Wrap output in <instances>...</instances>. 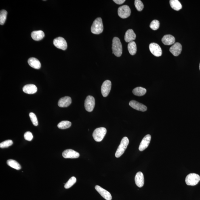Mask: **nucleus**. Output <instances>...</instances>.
<instances>
[{
	"instance_id": "1",
	"label": "nucleus",
	"mask_w": 200,
	"mask_h": 200,
	"mask_svg": "<svg viewBox=\"0 0 200 200\" xmlns=\"http://www.w3.org/2000/svg\"><path fill=\"white\" fill-rule=\"evenodd\" d=\"M112 50L113 53L117 57L121 56L122 53V47L120 39L118 37H114L112 41Z\"/></svg>"
},
{
	"instance_id": "2",
	"label": "nucleus",
	"mask_w": 200,
	"mask_h": 200,
	"mask_svg": "<svg viewBox=\"0 0 200 200\" xmlns=\"http://www.w3.org/2000/svg\"><path fill=\"white\" fill-rule=\"evenodd\" d=\"M103 30V24L101 18H97L93 22L91 26V32L93 34L98 35L102 33Z\"/></svg>"
},
{
	"instance_id": "3",
	"label": "nucleus",
	"mask_w": 200,
	"mask_h": 200,
	"mask_svg": "<svg viewBox=\"0 0 200 200\" xmlns=\"http://www.w3.org/2000/svg\"><path fill=\"white\" fill-rule=\"evenodd\" d=\"M129 144V140L127 137H124L122 139L121 144L118 148L115 153L116 158H118L121 157L124 153L126 149H127V146Z\"/></svg>"
},
{
	"instance_id": "4",
	"label": "nucleus",
	"mask_w": 200,
	"mask_h": 200,
	"mask_svg": "<svg viewBox=\"0 0 200 200\" xmlns=\"http://www.w3.org/2000/svg\"><path fill=\"white\" fill-rule=\"evenodd\" d=\"M106 132V129L104 127H101L97 128L95 129L93 132V138L97 142L102 141L105 136Z\"/></svg>"
},
{
	"instance_id": "5",
	"label": "nucleus",
	"mask_w": 200,
	"mask_h": 200,
	"mask_svg": "<svg viewBox=\"0 0 200 200\" xmlns=\"http://www.w3.org/2000/svg\"><path fill=\"white\" fill-rule=\"evenodd\" d=\"M200 180L199 175L196 173H190L186 176V183L188 185L195 186L198 183Z\"/></svg>"
},
{
	"instance_id": "6",
	"label": "nucleus",
	"mask_w": 200,
	"mask_h": 200,
	"mask_svg": "<svg viewBox=\"0 0 200 200\" xmlns=\"http://www.w3.org/2000/svg\"><path fill=\"white\" fill-rule=\"evenodd\" d=\"M131 10L128 6L125 5L120 7L118 9V14L120 18L125 19L130 16Z\"/></svg>"
},
{
	"instance_id": "7",
	"label": "nucleus",
	"mask_w": 200,
	"mask_h": 200,
	"mask_svg": "<svg viewBox=\"0 0 200 200\" xmlns=\"http://www.w3.org/2000/svg\"><path fill=\"white\" fill-rule=\"evenodd\" d=\"M53 43L57 48L63 50H65L67 48V43L66 40L62 37L56 38L53 40Z\"/></svg>"
},
{
	"instance_id": "8",
	"label": "nucleus",
	"mask_w": 200,
	"mask_h": 200,
	"mask_svg": "<svg viewBox=\"0 0 200 200\" xmlns=\"http://www.w3.org/2000/svg\"><path fill=\"white\" fill-rule=\"evenodd\" d=\"M95 106V100L94 97L92 96H87L85 101V109L88 112H92L94 109Z\"/></svg>"
},
{
	"instance_id": "9",
	"label": "nucleus",
	"mask_w": 200,
	"mask_h": 200,
	"mask_svg": "<svg viewBox=\"0 0 200 200\" xmlns=\"http://www.w3.org/2000/svg\"><path fill=\"white\" fill-rule=\"evenodd\" d=\"M149 48L150 52L154 56L157 57L161 56L162 55V50L161 47L155 43H152L149 46Z\"/></svg>"
},
{
	"instance_id": "10",
	"label": "nucleus",
	"mask_w": 200,
	"mask_h": 200,
	"mask_svg": "<svg viewBox=\"0 0 200 200\" xmlns=\"http://www.w3.org/2000/svg\"><path fill=\"white\" fill-rule=\"evenodd\" d=\"M111 82L109 80H106L104 82L101 89L103 96L106 97L108 96L111 90Z\"/></svg>"
},
{
	"instance_id": "11",
	"label": "nucleus",
	"mask_w": 200,
	"mask_h": 200,
	"mask_svg": "<svg viewBox=\"0 0 200 200\" xmlns=\"http://www.w3.org/2000/svg\"><path fill=\"white\" fill-rule=\"evenodd\" d=\"M62 156L64 158L75 159L78 158L80 154L77 152L72 149H66L63 152Z\"/></svg>"
},
{
	"instance_id": "12",
	"label": "nucleus",
	"mask_w": 200,
	"mask_h": 200,
	"mask_svg": "<svg viewBox=\"0 0 200 200\" xmlns=\"http://www.w3.org/2000/svg\"><path fill=\"white\" fill-rule=\"evenodd\" d=\"M129 105L134 109L139 111L144 112L147 110V108L145 105L134 100L131 101L129 103Z\"/></svg>"
},
{
	"instance_id": "13",
	"label": "nucleus",
	"mask_w": 200,
	"mask_h": 200,
	"mask_svg": "<svg viewBox=\"0 0 200 200\" xmlns=\"http://www.w3.org/2000/svg\"><path fill=\"white\" fill-rule=\"evenodd\" d=\"M95 189L100 194L102 197L106 200H111L112 197L109 192L98 185L95 186Z\"/></svg>"
},
{
	"instance_id": "14",
	"label": "nucleus",
	"mask_w": 200,
	"mask_h": 200,
	"mask_svg": "<svg viewBox=\"0 0 200 200\" xmlns=\"http://www.w3.org/2000/svg\"><path fill=\"white\" fill-rule=\"evenodd\" d=\"M151 136L150 135H147L143 139L139 146V149L140 151H143L148 147L151 140Z\"/></svg>"
},
{
	"instance_id": "15",
	"label": "nucleus",
	"mask_w": 200,
	"mask_h": 200,
	"mask_svg": "<svg viewBox=\"0 0 200 200\" xmlns=\"http://www.w3.org/2000/svg\"><path fill=\"white\" fill-rule=\"evenodd\" d=\"M182 50V45L178 42L175 43L169 49L170 52L175 56H179Z\"/></svg>"
},
{
	"instance_id": "16",
	"label": "nucleus",
	"mask_w": 200,
	"mask_h": 200,
	"mask_svg": "<svg viewBox=\"0 0 200 200\" xmlns=\"http://www.w3.org/2000/svg\"><path fill=\"white\" fill-rule=\"evenodd\" d=\"M72 103V99L69 96H65L59 100L58 105L61 108H66L69 106Z\"/></svg>"
},
{
	"instance_id": "17",
	"label": "nucleus",
	"mask_w": 200,
	"mask_h": 200,
	"mask_svg": "<svg viewBox=\"0 0 200 200\" xmlns=\"http://www.w3.org/2000/svg\"><path fill=\"white\" fill-rule=\"evenodd\" d=\"M135 182L136 185L139 188H141L144 184V178L142 172H139L137 173L135 176Z\"/></svg>"
},
{
	"instance_id": "18",
	"label": "nucleus",
	"mask_w": 200,
	"mask_h": 200,
	"mask_svg": "<svg viewBox=\"0 0 200 200\" xmlns=\"http://www.w3.org/2000/svg\"><path fill=\"white\" fill-rule=\"evenodd\" d=\"M37 87L33 84H28L24 87L23 91L28 94H33L37 92Z\"/></svg>"
},
{
	"instance_id": "19",
	"label": "nucleus",
	"mask_w": 200,
	"mask_h": 200,
	"mask_svg": "<svg viewBox=\"0 0 200 200\" xmlns=\"http://www.w3.org/2000/svg\"><path fill=\"white\" fill-rule=\"evenodd\" d=\"M136 35L132 29H130L126 32L125 40L127 42H130L136 39Z\"/></svg>"
},
{
	"instance_id": "20",
	"label": "nucleus",
	"mask_w": 200,
	"mask_h": 200,
	"mask_svg": "<svg viewBox=\"0 0 200 200\" xmlns=\"http://www.w3.org/2000/svg\"><path fill=\"white\" fill-rule=\"evenodd\" d=\"M162 41L164 44L166 45H171L174 44L175 42V38L170 35H165L163 37Z\"/></svg>"
},
{
	"instance_id": "21",
	"label": "nucleus",
	"mask_w": 200,
	"mask_h": 200,
	"mask_svg": "<svg viewBox=\"0 0 200 200\" xmlns=\"http://www.w3.org/2000/svg\"><path fill=\"white\" fill-rule=\"evenodd\" d=\"M32 38L36 41H39L43 39L45 33L42 30H37L32 32L31 34Z\"/></svg>"
},
{
	"instance_id": "22",
	"label": "nucleus",
	"mask_w": 200,
	"mask_h": 200,
	"mask_svg": "<svg viewBox=\"0 0 200 200\" xmlns=\"http://www.w3.org/2000/svg\"><path fill=\"white\" fill-rule=\"evenodd\" d=\"M28 63L29 65L35 69H39L41 68V64L37 59L31 58L29 59Z\"/></svg>"
},
{
	"instance_id": "23",
	"label": "nucleus",
	"mask_w": 200,
	"mask_h": 200,
	"mask_svg": "<svg viewBox=\"0 0 200 200\" xmlns=\"http://www.w3.org/2000/svg\"><path fill=\"white\" fill-rule=\"evenodd\" d=\"M133 94L136 96H141L145 95L146 93V90L144 87H138L135 88L132 91Z\"/></svg>"
},
{
	"instance_id": "24",
	"label": "nucleus",
	"mask_w": 200,
	"mask_h": 200,
	"mask_svg": "<svg viewBox=\"0 0 200 200\" xmlns=\"http://www.w3.org/2000/svg\"><path fill=\"white\" fill-rule=\"evenodd\" d=\"M170 4L172 8L174 10L179 11L182 8V5L178 0H171Z\"/></svg>"
},
{
	"instance_id": "25",
	"label": "nucleus",
	"mask_w": 200,
	"mask_h": 200,
	"mask_svg": "<svg viewBox=\"0 0 200 200\" xmlns=\"http://www.w3.org/2000/svg\"><path fill=\"white\" fill-rule=\"evenodd\" d=\"M127 48H128L129 53L131 55H134L136 54L137 51V47L136 43L134 41L128 43Z\"/></svg>"
},
{
	"instance_id": "26",
	"label": "nucleus",
	"mask_w": 200,
	"mask_h": 200,
	"mask_svg": "<svg viewBox=\"0 0 200 200\" xmlns=\"http://www.w3.org/2000/svg\"><path fill=\"white\" fill-rule=\"evenodd\" d=\"M7 164L9 167L12 168L16 169V170H20L21 169V167L18 162L13 159H9L7 161Z\"/></svg>"
},
{
	"instance_id": "27",
	"label": "nucleus",
	"mask_w": 200,
	"mask_h": 200,
	"mask_svg": "<svg viewBox=\"0 0 200 200\" xmlns=\"http://www.w3.org/2000/svg\"><path fill=\"white\" fill-rule=\"evenodd\" d=\"M71 124V122L70 121H62L58 124V127L59 129H64L69 128Z\"/></svg>"
},
{
	"instance_id": "28",
	"label": "nucleus",
	"mask_w": 200,
	"mask_h": 200,
	"mask_svg": "<svg viewBox=\"0 0 200 200\" xmlns=\"http://www.w3.org/2000/svg\"><path fill=\"white\" fill-rule=\"evenodd\" d=\"M7 12L5 10L1 11L0 12V24L3 25L6 20L7 15Z\"/></svg>"
},
{
	"instance_id": "29",
	"label": "nucleus",
	"mask_w": 200,
	"mask_h": 200,
	"mask_svg": "<svg viewBox=\"0 0 200 200\" xmlns=\"http://www.w3.org/2000/svg\"><path fill=\"white\" fill-rule=\"evenodd\" d=\"M77 182V179L75 177L73 176L71 177L66 184L64 185V188L68 189L71 188V187L74 185Z\"/></svg>"
},
{
	"instance_id": "30",
	"label": "nucleus",
	"mask_w": 200,
	"mask_h": 200,
	"mask_svg": "<svg viewBox=\"0 0 200 200\" xmlns=\"http://www.w3.org/2000/svg\"><path fill=\"white\" fill-rule=\"evenodd\" d=\"M160 26V22L158 20H154L150 24V27L152 30H155L158 29Z\"/></svg>"
},
{
	"instance_id": "31",
	"label": "nucleus",
	"mask_w": 200,
	"mask_h": 200,
	"mask_svg": "<svg viewBox=\"0 0 200 200\" xmlns=\"http://www.w3.org/2000/svg\"><path fill=\"white\" fill-rule=\"evenodd\" d=\"M135 5L137 10L141 11L144 9V5L142 2L140 0H136L135 1Z\"/></svg>"
},
{
	"instance_id": "32",
	"label": "nucleus",
	"mask_w": 200,
	"mask_h": 200,
	"mask_svg": "<svg viewBox=\"0 0 200 200\" xmlns=\"http://www.w3.org/2000/svg\"><path fill=\"white\" fill-rule=\"evenodd\" d=\"M13 142L12 140H7L1 143L0 144V148H4L9 147L12 145Z\"/></svg>"
},
{
	"instance_id": "33",
	"label": "nucleus",
	"mask_w": 200,
	"mask_h": 200,
	"mask_svg": "<svg viewBox=\"0 0 200 200\" xmlns=\"http://www.w3.org/2000/svg\"><path fill=\"white\" fill-rule=\"evenodd\" d=\"M29 117L33 125L35 126H37L38 124V122L37 116H36L35 114L33 112H30L29 113Z\"/></svg>"
},
{
	"instance_id": "34",
	"label": "nucleus",
	"mask_w": 200,
	"mask_h": 200,
	"mask_svg": "<svg viewBox=\"0 0 200 200\" xmlns=\"http://www.w3.org/2000/svg\"><path fill=\"white\" fill-rule=\"evenodd\" d=\"M24 138L26 140L30 141L33 138V135L32 133L30 132H27L24 133Z\"/></svg>"
},
{
	"instance_id": "35",
	"label": "nucleus",
	"mask_w": 200,
	"mask_h": 200,
	"mask_svg": "<svg viewBox=\"0 0 200 200\" xmlns=\"http://www.w3.org/2000/svg\"><path fill=\"white\" fill-rule=\"evenodd\" d=\"M113 2L117 4L121 5L125 2V0H113Z\"/></svg>"
},
{
	"instance_id": "36",
	"label": "nucleus",
	"mask_w": 200,
	"mask_h": 200,
	"mask_svg": "<svg viewBox=\"0 0 200 200\" xmlns=\"http://www.w3.org/2000/svg\"><path fill=\"white\" fill-rule=\"evenodd\" d=\"M199 69H200V64H199Z\"/></svg>"
}]
</instances>
